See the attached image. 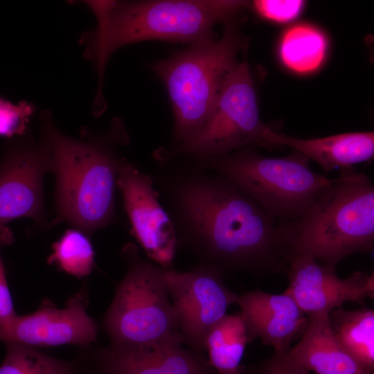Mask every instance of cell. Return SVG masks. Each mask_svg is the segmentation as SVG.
I'll return each mask as SVG.
<instances>
[{
  "label": "cell",
  "mask_w": 374,
  "mask_h": 374,
  "mask_svg": "<svg viewBox=\"0 0 374 374\" xmlns=\"http://www.w3.org/2000/svg\"><path fill=\"white\" fill-rule=\"evenodd\" d=\"M158 157L151 176L172 220L177 247L224 276L285 272L288 265L280 225L229 179L184 155Z\"/></svg>",
  "instance_id": "cell-1"
},
{
  "label": "cell",
  "mask_w": 374,
  "mask_h": 374,
  "mask_svg": "<svg viewBox=\"0 0 374 374\" xmlns=\"http://www.w3.org/2000/svg\"><path fill=\"white\" fill-rule=\"evenodd\" d=\"M97 24L80 42L86 57L103 79L105 66L118 48L136 42L163 40L193 44L213 37L219 23H228L248 5L244 1H87Z\"/></svg>",
  "instance_id": "cell-2"
},
{
  "label": "cell",
  "mask_w": 374,
  "mask_h": 374,
  "mask_svg": "<svg viewBox=\"0 0 374 374\" xmlns=\"http://www.w3.org/2000/svg\"><path fill=\"white\" fill-rule=\"evenodd\" d=\"M40 143L55 177L56 222L66 221L91 233L109 224L115 215V193L124 158L105 136L69 137L45 113Z\"/></svg>",
  "instance_id": "cell-3"
},
{
  "label": "cell",
  "mask_w": 374,
  "mask_h": 374,
  "mask_svg": "<svg viewBox=\"0 0 374 374\" xmlns=\"http://www.w3.org/2000/svg\"><path fill=\"white\" fill-rule=\"evenodd\" d=\"M288 264L312 258L335 268L346 257L374 247V185L364 174L343 170L296 220L279 222Z\"/></svg>",
  "instance_id": "cell-4"
},
{
  "label": "cell",
  "mask_w": 374,
  "mask_h": 374,
  "mask_svg": "<svg viewBox=\"0 0 374 374\" xmlns=\"http://www.w3.org/2000/svg\"><path fill=\"white\" fill-rule=\"evenodd\" d=\"M229 179L276 222L302 216L319 193L336 178L314 171L299 152L269 157L249 146L217 157H194Z\"/></svg>",
  "instance_id": "cell-5"
},
{
  "label": "cell",
  "mask_w": 374,
  "mask_h": 374,
  "mask_svg": "<svg viewBox=\"0 0 374 374\" xmlns=\"http://www.w3.org/2000/svg\"><path fill=\"white\" fill-rule=\"evenodd\" d=\"M240 47L237 33L228 22L220 37L191 44L152 65L171 102L175 146L192 137L211 116L226 77L238 62Z\"/></svg>",
  "instance_id": "cell-6"
},
{
  "label": "cell",
  "mask_w": 374,
  "mask_h": 374,
  "mask_svg": "<svg viewBox=\"0 0 374 374\" xmlns=\"http://www.w3.org/2000/svg\"><path fill=\"white\" fill-rule=\"evenodd\" d=\"M121 254L126 271L103 321L110 344L139 346L184 344L169 299L166 267L143 260L132 243L127 244Z\"/></svg>",
  "instance_id": "cell-7"
},
{
  "label": "cell",
  "mask_w": 374,
  "mask_h": 374,
  "mask_svg": "<svg viewBox=\"0 0 374 374\" xmlns=\"http://www.w3.org/2000/svg\"><path fill=\"white\" fill-rule=\"evenodd\" d=\"M269 125L260 117L247 60L238 62L226 77L213 110L192 137L155 153L162 157H217L256 145L267 147L263 134Z\"/></svg>",
  "instance_id": "cell-8"
},
{
  "label": "cell",
  "mask_w": 374,
  "mask_h": 374,
  "mask_svg": "<svg viewBox=\"0 0 374 374\" xmlns=\"http://www.w3.org/2000/svg\"><path fill=\"white\" fill-rule=\"evenodd\" d=\"M217 269L202 264L186 272L165 268V279L172 299L184 343L203 355L210 329L236 303L238 295L224 283Z\"/></svg>",
  "instance_id": "cell-9"
},
{
  "label": "cell",
  "mask_w": 374,
  "mask_h": 374,
  "mask_svg": "<svg viewBox=\"0 0 374 374\" xmlns=\"http://www.w3.org/2000/svg\"><path fill=\"white\" fill-rule=\"evenodd\" d=\"M88 294L84 285L68 299L64 308L45 300L34 312L0 320V341L36 348L69 344L88 348L98 335L87 312Z\"/></svg>",
  "instance_id": "cell-10"
},
{
  "label": "cell",
  "mask_w": 374,
  "mask_h": 374,
  "mask_svg": "<svg viewBox=\"0 0 374 374\" xmlns=\"http://www.w3.org/2000/svg\"><path fill=\"white\" fill-rule=\"evenodd\" d=\"M132 231L147 256L161 267H170L177 247L171 219L159 201L152 177L125 159L116 181Z\"/></svg>",
  "instance_id": "cell-11"
},
{
  "label": "cell",
  "mask_w": 374,
  "mask_h": 374,
  "mask_svg": "<svg viewBox=\"0 0 374 374\" xmlns=\"http://www.w3.org/2000/svg\"><path fill=\"white\" fill-rule=\"evenodd\" d=\"M289 295L306 314L330 313L346 302L362 304L374 296L373 273L356 271L339 278L335 268L327 267L306 256L292 258L285 271Z\"/></svg>",
  "instance_id": "cell-12"
},
{
  "label": "cell",
  "mask_w": 374,
  "mask_h": 374,
  "mask_svg": "<svg viewBox=\"0 0 374 374\" xmlns=\"http://www.w3.org/2000/svg\"><path fill=\"white\" fill-rule=\"evenodd\" d=\"M49 170L40 142H15L6 149L0 163V225L24 217L41 219L43 178Z\"/></svg>",
  "instance_id": "cell-13"
},
{
  "label": "cell",
  "mask_w": 374,
  "mask_h": 374,
  "mask_svg": "<svg viewBox=\"0 0 374 374\" xmlns=\"http://www.w3.org/2000/svg\"><path fill=\"white\" fill-rule=\"evenodd\" d=\"M87 361L97 374H211L204 355L182 344L116 345L89 350Z\"/></svg>",
  "instance_id": "cell-14"
},
{
  "label": "cell",
  "mask_w": 374,
  "mask_h": 374,
  "mask_svg": "<svg viewBox=\"0 0 374 374\" xmlns=\"http://www.w3.org/2000/svg\"><path fill=\"white\" fill-rule=\"evenodd\" d=\"M236 304L249 343L259 338L262 344L272 346L274 353L287 352L306 327L308 316L284 292H245L238 295Z\"/></svg>",
  "instance_id": "cell-15"
},
{
  "label": "cell",
  "mask_w": 374,
  "mask_h": 374,
  "mask_svg": "<svg viewBox=\"0 0 374 374\" xmlns=\"http://www.w3.org/2000/svg\"><path fill=\"white\" fill-rule=\"evenodd\" d=\"M267 147L288 146L318 163L327 174L335 169H351L374 156V132H353L321 138L302 139L274 131L269 126L263 134Z\"/></svg>",
  "instance_id": "cell-16"
},
{
  "label": "cell",
  "mask_w": 374,
  "mask_h": 374,
  "mask_svg": "<svg viewBox=\"0 0 374 374\" xmlns=\"http://www.w3.org/2000/svg\"><path fill=\"white\" fill-rule=\"evenodd\" d=\"M308 316L299 341L288 352L296 365L316 374H373L342 347L330 324L328 313Z\"/></svg>",
  "instance_id": "cell-17"
},
{
  "label": "cell",
  "mask_w": 374,
  "mask_h": 374,
  "mask_svg": "<svg viewBox=\"0 0 374 374\" xmlns=\"http://www.w3.org/2000/svg\"><path fill=\"white\" fill-rule=\"evenodd\" d=\"M249 344L240 314H226L208 331L204 348L209 366L218 374H247L241 361Z\"/></svg>",
  "instance_id": "cell-18"
},
{
  "label": "cell",
  "mask_w": 374,
  "mask_h": 374,
  "mask_svg": "<svg viewBox=\"0 0 374 374\" xmlns=\"http://www.w3.org/2000/svg\"><path fill=\"white\" fill-rule=\"evenodd\" d=\"M337 340L359 364L374 372V310L337 308L329 313Z\"/></svg>",
  "instance_id": "cell-19"
},
{
  "label": "cell",
  "mask_w": 374,
  "mask_h": 374,
  "mask_svg": "<svg viewBox=\"0 0 374 374\" xmlns=\"http://www.w3.org/2000/svg\"><path fill=\"white\" fill-rule=\"evenodd\" d=\"M6 355L0 374H89L85 358L64 360L39 348L6 342Z\"/></svg>",
  "instance_id": "cell-20"
},
{
  "label": "cell",
  "mask_w": 374,
  "mask_h": 374,
  "mask_svg": "<svg viewBox=\"0 0 374 374\" xmlns=\"http://www.w3.org/2000/svg\"><path fill=\"white\" fill-rule=\"evenodd\" d=\"M327 41L319 29L298 24L288 29L282 38L280 55L284 64L297 73H310L322 63Z\"/></svg>",
  "instance_id": "cell-21"
},
{
  "label": "cell",
  "mask_w": 374,
  "mask_h": 374,
  "mask_svg": "<svg viewBox=\"0 0 374 374\" xmlns=\"http://www.w3.org/2000/svg\"><path fill=\"white\" fill-rule=\"evenodd\" d=\"M47 258L48 265L79 279L86 277L94 266L95 253L86 233L80 229H68L52 245Z\"/></svg>",
  "instance_id": "cell-22"
},
{
  "label": "cell",
  "mask_w": 374,
  "mask_h": 374,
  "mask_svg": "<svg viewBox=\"0 0 374 374\" xmlns=\"http://www.w3.org/2000/svg\"><path fill=\"white\" fill-rule=\"evenodd\" d=\"M34 112L31 103L23 100L15 104L0 97V137L24 135Z\"/></svg>",
  "instance_id": "cell-23"
},
{
  "label": "cell",
  "mask_w": 374,
  "mask_h": 374,
  "mask_svg": "<svg viewBox=\"0 0 374 374\" xmlns=\"http://www.w3.org/2000/svg\"><path fill=\"white\" fill-rule=\"evenodd\" d=\"M254 10L268 19L287 22L296 17L301 12L304 1L301 0H256L253 1Z\"/></svg>",
  "instance_id": "cell-24"
},
{
  "label": "cell",
  "mask_w": 374,
  "mask_h": 374,
  "mask_svg": "<svg viewBox=\"0 0 374 374\" xmlns=\"http://www.w3.org/2000/svg\"><path fill=\"white\" fill-rule=\"evenodd\" d=\"M14 242L12 231L7 225H0V320L16 314L1 256V249Z\"/></svg>",
  "instance_id": "cell-25"
},
{
  "label": "cell",
  "mask_w": 374,
  "mask_h": 374,
  "mask_svg": "<svg viewBox=\"0 0 374 374\" xmlns=\"http://www.w3.org/2000/svg\"><path fill=\"white\" fill-rule=\"evenodd\" d=\"M287 352L274 353L259 366L256 374H310L308 371L294 363L288 357Z\"/></svg>",
  "instance_id": "cell-26"
},
{
  "label": "cell",
  "mask_w": 374,
  "mask_h": 374,
  "mask_svg": "<svg viewBox=\"0 0 374 374\" xmlns=\"http://www.w3.org/2000/svg\"><path fill=\"white\" fill-rule=\"evenodd\" d=\"M89 374H97L96 373H94L93 371H92L90 368H89Z\"/></svg>",
  "instance_id": "cell-27"
},
{
  "label": "cell",
  "mask_w": 374,
  "mask_h": 374,
  "mask_svg": "<svg viewBox=\"0 0 374 374\" xmlns=\"http://www.w3.org/2000/svg\"><path fill=\"white\" fill-rule=\"evenodd\" d=\"M211 374H218V373L213 370V371Z\"/></svg>",
  "instance_id": "cell-28"
}]
</instances>
